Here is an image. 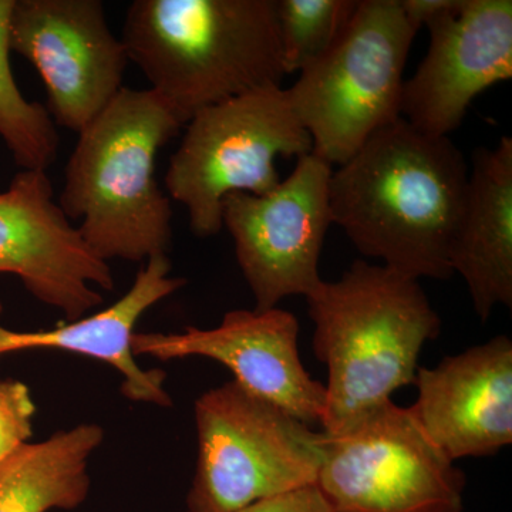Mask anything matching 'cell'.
Returning <instances> with one entry per match:
<instances>
[{"label":"cell","mask_w":512,"mask_h":512,"mask_svg":"<svg viewBox=\"0 0 512 512\" xmlns=\"http://www.w3.org/2000/svg\"><path fill=\"white\" fill-rule=\"evenodd\" d=\"M0 274L18 276L42 303L82 319L113 291L109 262L73 227L46 171L22 170L0 192Z\"/></svg>","instance_id":"8fae6325"},{"label":"cell","mask_w":512,"mask_h":512,"mask_svg":"<svg viewBox=\"0 0 512 512\" xmlns=\"http://www.w3.org/2000/svg\"><path fill=\"white\" fill-rule=\"evenodd\" d=\"M121 42L183 126L286 76L276 0H134Z\"/></svg>","instance_id":"3957f363"},{"label":"cell","mask_w":512,"mask_h":512,"mask_svg":"<svg viewBox=\"0 0 512 512\" xmlns=\"http://www.w3.org/2000/svg\"><path fill=\"white\" fill-rule=\"evenodd\" d=\"M399 2L404 16L419 32L421 28L429 25L431 20L453 8L456 0H399Z\"/></svg>","instance_id":"7402d4cb"},{"label":"cell","mask_w":512,"mask_h":512,"mask_svg":"<svg viewBox=\"0 0 512 512\" xmlns=\"http://www.w3.org/2000/svg\"><path fill=\"white\" fill-rule=\"evenodd\" d=\"M35 413V402L25 383L0 379V464L29 443Z\"/></svg>","instance_id":"ffe728a7"},{"label":"cell","mask_w":512,"mask_h":512,"mask_svg":"<svg viewBox=\"0 0 512 512\" xmlns=\"http://www.w3.org/2000/svg\"><path fill=\"white\" fill-rule=\"evenodd\" d=\"M238 512H329L316 485L249 505Z\"/></svg>","instance_id":"44dd1931"},{"label":"cell","mask_w":512,"mask_h":512,"mask_svg":"<svg viewBox=\"0 0 512 512\" xmlns=\"http://www.w3.org/2000/svg\"><path fill=\"white\" fill-rule=\"evenodd\" d=\"M306 299L313 352L329 370L320 424L335 436L414 383L421 349L440 335L441 320L420 279L363 259Z\"/></svg>","instance_id":"7a4b0ae2"},{"label":"cell","mask_w":512,"mask_h":512,"mask_svg":"<svg viewBox=\"0 0 512 512\" xmlns=\"http://www.w3.org/2000/svg\"><path fill=\"white\" fill-rule=\"evenodd\" d=\"M10 49L39 72L53 123L79 134L124 89L126 47L100 0H13Z\"/></svg>","instance_id":"30bf717a"},{"label":"cell","mask_w":512,"mask_h":512,"mask_svg":"<svg viewBox=\"0 0 512 512\" xmlns=\"http://www.w3.org/2000/svg\"><path fill=\"white\" fill-rule=\"evenodd\" d=\"M426 28L429 50L404 80L402 117L421 133L450 137L478 94L512 77V2L456 0Z\"/></svg>","instance_id":"7c38bea8"},{"label":"cell","mask_w":512,"mask_h":512,"mask_svg":"<svg viewBox=\"0 0 512 512\" xmlns=\"http://www.w3.org/2000/svg\"><path fill=\"white\" fill-rule=\"evenodd\" d=\"M170 158L165 188L188 211L192 234L221 231L222 202L235 192L264 195L281 183L276 157L312 153V140L281 84L198 111Z\"/></svg>","instance_id":"52a82bcc"},{"label":"cell","mask_w":512,"mask_h":512,"mask_svg":"<svg viewBox=\"0 0 512 512\" xmlns=\"http://www.w3.org/2000/svg\"><path fill=\"white\" fill-rule=\"evenodd\" d=\"M416 35L399 0L357 2L328 52L286 89L313 154L338 167L402 117L404 69Z\"/></svg>","instance_id":"5b68a950"},{"label":"cell","mask_w":512,"mask_h":512,"mask_svg":"<svg viewBox=\"0 0 512 512\" xmlns=\"http://www.w3.org/2000/svg\"><path fill=\"white\" fill-rule=\"evenodd\" d=\"M97 424L26 443L0 464V512L74 510L90 490L89 458L103 441Z\"/></svg>","instance_id":"e0dca14e"},{"label":"cell","mask_w":512,"mask_h":512,"mask_svg":"<svg viewBox=\"0 0 512 512\" xmlns=\"http://www.w3.org/2000/svg\"><path fill=\"white\" fill-rule=\"evenodd\" d=\"M357 0H276L285 74L302 72L336 42Z\"/></svg>","instance_id":"d6986e66"},{"label":"cell","mask_w":512,"mask_h":512,"mask_svg":"<svg viewBox=\"0 0 512 512\" xmlns=\"http://www.w3.org/2000/svg\"><path fill=\"white\" fill-rule=\"evenodd\" d=\"M467 181L466 158L450 137L421 133L400 117L333 168L332 221L367 258L446 281Z\"/></svg>","instance_id":"6da1fadb"},{"label":"cell","mask_w":512,"mask_h":512,"mask_svg":"<svg viewBox=\"0 0 512 512\" xmlns=\"http://www.w3.org/2000/svg\"><path fill=\"white\" fill-rule=\"evenodd\" d=\"M451 268L466 281L481 322L498 305L512 306V138L495 148H477Z\"/></svg>","instance_id":"2e32d148"},{"label":"cell","mask_w":512,"mask_h":512,"mask_svg":"<svg viewBox=\"0 0 512 512\" xmlns=\"http://www.w3.org/2000/svg\"><path fill=\"white\" fill-rule=\"evenodd\" d=\"M298 335V319L291 312L242 309L228 312L217 328L134 333L131 349L134 356L163 362L208 357L227 366L249 393L312 426L322 421L326 387L303 367Z\"/></svg>","instance_id":"4fadbf2b"},{"label":"cell","mask_w":512,"mask_h":512,"mask_svg":"<svg viewBox=\"0 0 512 512\" xmlns=\"http://www.w3.org/2000/svg\"><path fill=\"white\" fill-rule=\"evenodd\" d=\"M170 271L167 255L147 259L126 295L89 318L37 332H13L0 326V356L19 350L57 349L93 357L119 370L124 379L123 393L128 399L171 406L164 387V373L141 369L131 349L134 328L141 316L187 284L184 278L170 276Z\"/></svg>","instance_id":"9a60e30c"},{"label":"cell","mask_w":512,"mask_h":512,"mask_svg":"<svg viewBox=\"0 0 512 512\" xmlns=\"http://www.w3.org/2000/svg\"><path fill=\"white\" fill-rule=\"evenodd\" d=\"M410 409L451 461L487 457L512 443V342L497 336L434 369L419 367Z\"/></svg>","instance_id":"5bb4252c"},{"label":"cell","mask_w":512,"mask_h":512,"mask_svg":"<svg viewBox=\"0 0 512 512\" xmlns=\"http://www.w3.org/2000/svg\"><path fill=\"white\" fill-rule=\"evenodd\" d=\"M198 456L190 512H238L316 484L325 434L237 382L195 402Z\"/></svg>","instance_id":"8992f818"},{"label":"cell","mask_w":512,"mask_h":512,"mask_svg":"<svg viewBox=\"0 0 512 512\" xmlns=\"http://www.w3.org/2000/svg\"><path fill=\"white\" fill-rule=\"evenodd\" d=\"M13 0H0V137L22 170L46 171L59 151L56 124L43 104L20 92L10 67Z\"/></svg>","instance_id":"ac0fdd59"},{"label":"cell","mask_w":512,"mask_h":512,"mask_svg":"<svg viewBox=\"0 0 512 512\" xmlns=\"http://www.w3.org/2000/svg\"><path fill=\"white\" fill-rule=\"evenodd\" d=\"M325 434L316 488L329 512H461L466 476L392 400Z\"/></svg>","instance_id":"ba28073f"},{"label":"cell","mask_w":512,"mask_h":512,"mask_svg":"<svg viewBox=\"0 0 512 512\" xmlns=\"http://www.w3.org/2000/svg\"><path fill=\"white\" fill-rule=\"evenodd\" d=\"M332 173V165L306 154L268 194L235 192L222 202V224L234 241L256 311L276 308L288 296L306 298L323 281L319 258L333 224Z\"/></svg>","instance_id":"9c48e42d"},{"label":"cell","mask_w":512,"mask_h":512,"mask_svg":"<svg viewBox=\"0 0 512 512\" xmlns=\"http://www.w3.org/2000/svg\"><path fill=\"white\" fill-rule=\"evenodd\" d=\"M183 124L156 93L123 90L79 133L59 202L94 254L143 262L167 255L173 208L156 158Z\"/></svg>","instance_id":"277c9868"}]
</instances>
